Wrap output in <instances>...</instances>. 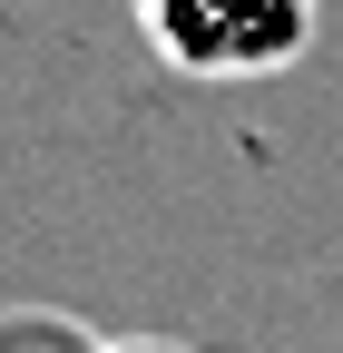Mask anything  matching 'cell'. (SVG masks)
Masks as SVG:
<instances>
[{
	"instance_id": "6da1fadb",
	"label": "cell",
	"mask_w": 343,
	"mask_h": 353,
	"mask_svg": "<svg viewBox=\"0 0 343 353\" xmlns=\"http://www.w3.org/2000/svg\"><path fill=\"white\" fill-rule=\"evenodd\" d=\"M147 50L177 79H275L314 50L324 0H127Z\"/></svg>"
},
{
	"instance_id": "7a4b0ae2",
	"label": "cell",
	"mask_w": 343,
	"mask_h": 353,
	"mask_svg": "<svg viewBox=\"0 0 343 353\" xmlns=\"http://www.w3.org/2000/svg\"><path fill=\"white\" fill-rule=\"evenodd\" d=\"M167 353H187V343H167Z\"/></svg>"
}]
</instances>
